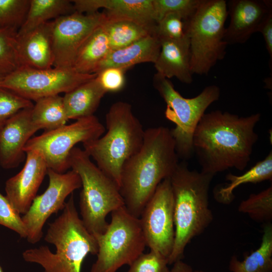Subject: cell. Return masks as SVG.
I'll return each mask as SVG.
<instances>
[{"mask_svg": "<svg viewBox=\"0 0 272 272\" xmlns=\"http://www.w3.org/2000/svg\"><path fill=\"white\" fill-rule=\"evenodd\" d=\"M260 117L259 113L239 116L219 110L205 113L192 137L201 171L215 176L232 168L243 170L258 140L254 129Z\"/></svg>", "mask_w": 272, "mask_h": 272, "instance_id": "cell-1", "label": "cell"}, {"mask_svg": "<svg viewBox=\"0 0 272 272\" xmlns=\"http://www.w3.org/2000/svg\"><path fill=\"white\" fill-rule=\"evenodd\" d=\"M178 159L170 129L161 126L145 130L140 149L121 171L119 191L130 214L140 218L159 184L175 170Z\"/></svg>", "mask_w": 272, "mask_h": 272, "instance_id": "cell-2", "label": "cell"}, {"mask_svg": "<svg viewBox=\"0 0 272 272\" xmlns=\"http://www.w3.org/2000/svg\"><path fill=\"white\" fill-rule=\"evenodd\" d=\"M45 241L54 245L55 253L47 246L25 250L23 259L40 265L44 272H81L85 257L96 255L98 246L95 236L86 228L79 216L73 193L62 213L49 223Z\"/></svg>", "mask_w": 272, "mask_h": 272, "instance_id": "cell-3", "label": "cell"}, {"mask_svg": "<svg viewBox=\"0 0 272 272\" xmlns=\"http://www.w3.org/2000/svg\"><path fill=\"white\" fill-rule=\"evenodd\" d=\"M214 177L190 170L186 161L179 162L170 177L174 198L175 240L168 264L181 260L187 245L212 222L209 191Z\"/></svg>", "mask_w": 272, "mask_h": 272, "instance_id": "cell-4", "label": "cell"}, {"mask_svg": "<svg viewBox=\"0 0 272 272\" xmlns=\"http://www.w3.org/2000/svg\"><path fill=\"white\" fill-rule=\"evenodd\" d=\"M105 120L106 133L83 144L84 150L119 188L123 166L140 149L145 130L131 105L126 102L114 103L106 114Z\"/></svg>", "mask_w": 272, "mask_h": 272, "instance_id": "cell-5", "label": "cell"}, {"mask_svg": "<svg viewBox=\"0 0 272 272\" xmlns=\"http://www.w3.org/2000/svg\"><path fill=\"white\" fill-rule=\"evenodd\" d=\"M69 163L82 182L79 207L82 222L91 234L103 233L108 225L107 216L124 206L119 188L84 150L75 147L69 154Z\"/></svg>", "mask_w": 272, "mask_h": 272, "instance_id": "cell-6", "label": "cell"}, {"mask_svg": "<svg viewBox=\"0 0 272 272\" xmlns=\"http://www.w3.org/2000/svg\"><path fill=\"white\" fill-rule=\"evenodd\" d=\"M228 15L226 1L201 0L194 15L185 22L193 75H207L224 58L228 45L224 40Z\"/></svg>", "mask_w": 272, "mask_h": 272, "instance_id": "cell-7", "label": "cell"}, {"mask_svg": "<svg viewBox=\"0 0 272 272\" xmlns=\"http://www.w3.org/2000/svg\"><path fill=\"white\" fill-rule=\"evenodd\" d=\"M153 85L166 104V118L175 126L170 129L179 158L186 161L193 155L192 137L207 109L219 99L220 89L216 85L205 87L196 96L186 98L175 90L172 82L156 73Z\"/></svg>", "mask_w": 272, "mask_h": 272, "instance_id": "cell-8", "label": "cell"}, {"mask_svg": "<svg viewBox=\"0 0 272 272\" xmlns=\"http://www.w3.org/2000/svg\"><path fill=\"white\" fill-rule=\"evenodd\" d=\"M93 235L98 250L91 272H116L124 265H130L147 246L140 219L124 206L111 213L104 233Z\"/></svg>", "mask_w": 272, "mask_h": 272, "instance_id": "cell-9", "label": "cell"}, {"mask_svg": "<svg viewBox=\"0 0 272 272\" xmlns=\"http://www.w3.org/2000/svg\"><path fill=\"white\" fill-rule=\"evenodd\" d=\"M105 129L95 115L82 118L70 124L44 131L31 138L24 151H36L43 157L48 167L57 173H64L69 168V156L75 146L101 137Z\"/></svg>", "mask_w": 272, "mask_h": 272, "instance_id": "cell-10", "label": "cell"}, {"mask_svg": "<svg viewBox=\"0 0 272 272\" xmlns=\"http://www.w3.org/2000/svg\"><path fill=\"white\" fill-rule=\"evenodd\" d=\"M96 76L97 74L80 73L73 67L38 69L21 66L5 76L0 83V88L36 101L69 92Z\"/></svg>", "mask_w": 272, "mask_h": 272, "instance_id": "cell-11", "label": "cell"}, {"mask_svg": "<svg viewBox=\"0 0 272 272\" xmlns=\"http://www.w3.org/2000/svg\"><path fill=\"white\" fill-rule=\"evenodd\" d=\"M139 219L147 246L168 259L175 240L174 198L169 178L159 184Z\"/></svg>", "mask_w": 272, "mask_h": 272, "instance_id": "cell-12", "label": "cell"}, {"mask_svg": "<svg viewBox=\"0 0 272 272\" xmlns=\"http://www.w3.org/2000/svg\"><path fill=\"white\" fill-rule=\"evenodd\" d=\"M47 174L49 178L47 188L43 193L36 195L28 210L22 217L26 229V239L31 244L40 241L48 219L62 210L66 197L82 187L80 176L73 170L60 173L48 169Z\"/></svg>", "mask_w": 272, "mask_h": 272, "instance_id": "cell-13", "label": "cell"}, {"mask_svg": "<svg viewBox=\"0 0 272 272\" xmlns=\"http://www.w3.org/2000/svg\"><path fill=\"white\" fill-rule=\"evenodd\" d=\"M106 19L99 12H75L52 21L54 67H73L77 54L85 40Z\"/></svg>", "mask_w": 272, "mask_h": 272, "instance_id": "cell-14", "label": "cell"}, {"mask_svg": "<svg viewBox=\"0 0 272 272\" xmlns=\"http://www.w3.org/2000/svg\"><path fill=\"white\" fill-rule=\"evenodd\" d=\"M26 156L23 168L5 184L6 197L18 213L23 215L36 196L48 170L43 157L38 152L28 151Z\"/></svg>", "mask_w": 272, "mask_h": 272, "instance_id": "cell-15", "label": "cell"}, {"mask_svg": "<svg viewBox=\"0 0 272 272\" xmlns=\"http://www.w3.org/2000/svg\"><path fill=\"white\" fill-rule=\"evenodd\" d=\"M227 4L230 21L226 28L227 45L245 43L256 32L272 11V2L265 0H230Z\"/></svg>", "mask_w": 272, "mask_h": 272, "instance_id": "cell-16", "label": "cell"}, {"mask_svg": "<svg viewBox=\"0 0 272 272\" xmlns=\"http://www.w3.org/2000/svg\"><path fill=\"white\" fill-rule=\"evenodd\" d=\"M32 107L23 109L12 116L0 133V166L4 169L15 168L25 158L24 148L38 130L31 120Z\"/></svg>", "mask_w": 272, "mask_h": 272, "instance_id": "cell-17", "label": "cell"}, {"mask_svg": "<svg viewBox=\"0 0 272 272\" xmlns=\"http://www.w3.org/2000/svg\"><path fill=\"white\" fill-rule=\"evenodd\" d=\"M75 12L93 14L100 9L107 19H126L147 26L157 25L152 0H74Z\"/></svg>", "mask_w": 272, "mask_h": 272, "instance_id": "cell-18", "label": "cell"}, {"mask_svg": "<svg viewBox=\"0 0 272 272\" xmlns=\"http://www.w3.org/2000/svg\"><path fill=\"white\" fill-rule=\"evenodd\" d=\"M17 40L21 66L38 69H49L53 66L52 21L26 33L17 35Z\"/></svg>", "mask_w": 272, "mask_h": 272, "instance_id": "cell-19", "label": "cell"}, {"mask_svg": "<svg viewBox=\"0 0 272 272\" xmlns=\"http://www.w3.org/2000/svg\"><path fill=\"white\" fill-rule=\"evenodd\" d=\"M160 51L154 63L157 73L170 79L176 78L189 84L193 81L189 41L188 36L180 40L159 38Z\"/></svg>", "mask_w": 272, "mask_h": 272, "instance_id": "cell-20", "label": "cell"}, {"mask_svg": "<svg viewBox=\"0 0 272 272\" xmlns=\"http://www.w3.org/2000/svg\"><path fill=\"white\" fill-rule=\"evenodd\" d=\"M160 42L156 34H150L126 47L111 50L98 64L94 73L105 69L117 67L127 70L135 64L155 63L160 51Z\"/></svg>", "mask_w": 272, "mask_h": 272, "instance_id": "cell-21", "label": "cell"}, {"mask_svg": "<svg viewBox=\"0 0 272 272\" xmlns=\"http://www.w3.org/2000/svg\"><path fill=\"white\" fill-rule=\"evenodd\" d=\"M106 93L96 77L65 93L62 97L67 118L78 120L93 115Z\"/></svg>", "mask_w": 272, "mask_h": 272, "instance_id": "cell-22", "label": "cell"}, {"mask_svg": "<svg viewBox=\"0 0 272 272\" xmlns=\"http://www.w3.org/2000/svg\"><path fill=\"white\" fill-rule=\"evenodd\" d=\"M229 183L217 185L213 191L216 200L224 204H229L234 198L233 191L236 188L245 183H257L272 180V152L270 151L262 160L241 175L231 173L225 176Z\"/></svg>", "mask_w": 272, "mask_h": 272, "instance_id": "cell-23", "label": "cell"}, {"mask_svg": "<svg viewBox=\"0 0 272 272\" xmlns=\"http://www.w3.org/2000/svg\"><path fill=\"white\" fill-rule=\"evenodd\" d=\"M111 50L107 35L101 25L80 48L73 68L81 74H94L98 64Z\"/></svg>", "mask_w": 272, "mask_h": 272, "instance_id": "cell-24", "label": "cell"}, {"mask_svg": "<svg viewBox=\"0 0 272 272\" xmlns=\"http://www.w3.org/2000/svg\"><path fill=\"white\" fill-rule=\"evenodd\" d=\"M102 26L107 35L111 50L126 47L150 34H156V27H151L126 19L106 17Z\"/></svg>", "mask_w": 272, "mask_h": 272, "instance_id": "cell-25", "label": "cell"}, {"mask_svg": "<svg viewBox=\"0 0 272 272\" xmlns=\"http://www.w3.org/2000/svg\"><path fill=\"white\" fill-rule=\"evenodd\" d=\"M260 246L243 260L233 255L229 265L231 272H271L272 271V224L265 223L263 227Z\"/></svg>", "mask_w": 272, "mask_h": 272, "instance_id": "cell-26", "label": "cell"}, {"mask_svg": "<svg viewBox=\"0 0 272 272\" xmlns=\"http://www.w3.org/2000/svg\"><path fill=\"white\" fill-rule=\"evenodd\" d=\"M75 12L72 1L30 0L26 20L17 35L26 33L40 25Z\"/></svg>", "mask_w": 272, "mask_h": 272, "instance_id": "cell-27", "label": "cell"}, {"mask_svg": "<svg viewBox=\"0 0 272 272\" xmlns=\"http://www.w3.org/2000/svg\"><path fill=\"white\" fill-rule=\"evenodd\" d=\"M35 102L31 110V120L38 130H52L69 120L63 97L59 95L42 98Z\"/></svg>", "mask_w": 272, "mask_h": 272, "instance_id": "cell-28", "label": "cell"}, {"mask_svg": "<svg viewBox=\"0 0 272 272\" xmlns=\"http://www.w3.org/2000/svg\"><path fill=\"white\" fill-rule=\"evenodd\" d=\"M238 210L258 222H270L272 219V185L257 193L251 194L240 203Z\"/></svg>", "mask_w": 272, "mask_h": 272, "instance_id": "cell-29", "label": "cell"}, {"mask_svg": "<svg viewBox=\"0 0 272 272\" xmlns=\"http://www.w3.org/2000/svg\"><path fill=\"white\" fill-rule=\"evenodd\" d=\"M18 30L0 28V69L10 73L19 67L18 53Z\"/></svg>", "mask_w": 272, "mask_h": 272, "instance_id": "cell-30", "label": "cell"}, {"mask_svg": "<svg viewBox=\"0 0 272 272\" xmlns=\"http://www.w3.org/2000/svg\"><path fill=\"white\" fill-rule=\"evenodd\" d=\"M30 0H0V28L18 30L24 23Z\"/></svg>", "mask_w": 272, "mask_h": 272, "instance_id": "cell-31", "label": "cell"}, {"mask_svg": "<svg viewBox=\"0 0 272 272\" xmlns=\"http://www.w3.org/2000/svg\"><path fill=\"white\" fill-rule=\"evenodd\" d=\"M201 0H152L157 23L166 14L179 15L185 22L194 15Z\"/></svg>", "mask_w": 272, "mask_h": 272, "instance_id": "cell-32", "label": "cell"}, {"mask_svg": "<svg viewBox=\"0 0 272 272\" xmlns=\"http://www.w3.org/2000/svg\"><path fill=\"white\" fill-rule=\"evenodd\" d=\"M33 106L31 101L0 88V133L10 118L20 111Z\"/></svg>", "mask_w": 272, "mask_h": 272, "instance_id": "cell-33", "label": "cell"}, {"mask_svg": "<svg viewBox=\"0 0 272 272\" xmlns=\"http://www.w3.org/2000/svg\"><path fill=\"white\" fill-rule=\"evenodd\" d=\"M155 33L159 38L180 40L187 37L185 22L178 15L169 13L157 23Z\"/></svg>", "mask_w": 272, "mask_h": 272, "instance_id": "cell-34", "label": "cell"}, {"mask_svg": "<svg viewBox=\"0 0 272 272\" xmlns=\"http://www.w3.org/2000/svg\"><path fill=\"white\" fill-rule=\"evenodd\" d=\"M168 259L160 253L150 250L143 253L129 265L126 272H169Z\"/></svg>", "mask_w": 272, "mask_h": 272, "instance_id": "cell-35", "label": "cell"}, {"mask_svg": "<svg viewBox=\"0 0 272 272\" xmlns=\"http://www.w3.org/2000/svg\"><path fill=\"white\" fill-rule=\"evenodd\" d=\"M0 225L26 238L27 232L22 217L13 208L6 196L0 193Z\"/></svg>", "mask_w": 272, "mask_h": 272, "instance_id": "cell-36", "label": "cell"}, {"mask_svg": "<svg viewBox=\"0 0 272 272\" xmlns=\"http://www.w3.org/2000/svg\"><path fill=\"white\" fill-rule=\"evenodd\" d=\"M126 70L109 67L97 73L96 78L106 92H116L123 89L125 83Z\"/></svg>", "mask_w": 272, "mask_h": 272, "instance_id": "cell-37", "label": "cell"}, {"mask_svg": "<svg viewBox=\"0 0 272 272\" xmlns=\"http://www.w3.org/2000/svg\"><path fill=\"white\" fill-rule=\"evenodd\" d=\"M258 32L262 34L265 47L269 56V67L272 66V11H271L262 22Z\"/></svg>", "mask_w": 272, "mask_h": 272, "instance_id": "cell-38", "label": "cell"}, {"mask_svg": "<svg viewBox=\"0 0 272 272\" xmlns=\"http://www.w3.org/2000/svg\"><path fill=\"white\" fill-rule=\"evenodd\" d=\"M169 272H206L203 270H193L192 267L182 260L176 261L173 263L172 268Z\"/></svg>", "mask_w": 272, "mask_h": 272, "instance_id": "cell-39", "label": "cell"}, {"mask_svg": "<svg viewBox=\"0 0 272 272\" xmlns=\"http://www.w3.org/2000/svg\"><path fill=\"white\" fill-rule=\"evenodd\" d=\"M7 74L0 69V83Z\"/></svg>", "mask_w": 272, "mask_h": 272, "instance_id": "cell-40", "label": "cell"}, {"mask_svg": "<svg viewBox=\"0 0 272 272\" xmlns=\"http://www.w3.org/2000/svg\"><path fill=\"white\" fill-rule=\"evenodd\" d=\"M0 272H3V269L2 267H1V266H0Z\"/></svg>", "mask_w": 272, "mask_h": 272, "instance_id": "cell-41", "label": "cell"}]
</instances>
